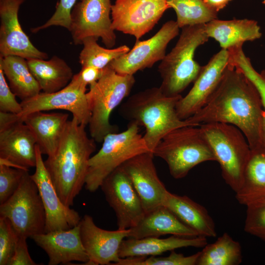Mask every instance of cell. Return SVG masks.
<instances>
[{
  "instance_id": "6da1fadb",
  "label": "cell",
  "mask_w": 265,
  "mask_h": 265,
  "mask_svg": "<svg viewBox=\"0 0 265 265\" xmlns=\"http://www.w3.org/2000/svg\"><path fill=\"white\" fill-rule=\"evenodd\" d=\"M262 98L254 83L230 61L217 88L200 110L186 119L191 126L221 123L235 126L250 149L261 146Z\"/></svg>"
},
{
  "instance_id": "7a4b0ae2",
  "label": "cell",
  "mask_w": 265,
  "mask_h": 265,
  "mask_svg": "<svg viewBox=\"0 0 265 265\" xmlns=\"http://www.w3.org/2000/svg\"><path fill=\"white\" fill-rule=\"evenodd\" d=\"M85 127L73 117L67 123L55 154L44 161L59 197L70 207L85 185L89 161L96 148L94 139L88 136Z\"/></svg>"
},
{
  "instance_id": "3957f363",
  "label": "cell",
  "mask_w": 265,
  "mask_h": 265,
  "mask_svg": "<svg viewBox=\"0 0 265 265\" xmlns=\"http://www.w3.org/2000/svg\"><path fill=\"white\" fill-rule=\"evenodd\" d=\"M181 95L167 96L160 87H152L137 92L123 103L119 113L130 122H134L145 129L144 141L153 153L159 142L171 131L191 126L186 120L181 119L176 105Z\"/></svg>"
},
{
  "instance_id": "277c9868",
  "label": "cell",
  "mask_w": 265,
  "mask_h": 265,
  "mask_svg": "<svg viewBox=\"0 0 265 265\" xmlns=\"http://www.w3.org/2000/svg\"><path fill=\"white\" fill-rule=\"evenodd\" d=\"M175 46L161 61L158 71L161 79L159 86L167 96L181 93L198 77L202 66L194 59L197 48L209 37L205 24L185 26Z\"/></svg>"
},
{
  "instance_id": "5b68a950",
  "label": "cell",
  "mask_w": 265,
  "mask_h": 265,
  "mask_svg": "<svg viewBox=\"0 0 265 265\" xmlns=\"http://www.w3.org/2000/svg\"><path fill=\"white\" fill-rule=\"evenodd\" d=\"M133 75L116 73L108 65L86 93L91 113L88 125L91 137L97 142H103L108 133L116 132L118 128L110 123L112 111L130 94L134 84Z\"/></svg>"
},
{
  "instance_id": "8992f818",
  "label": "cell",
  "mask_w": 265,
  "mask_h": 265,
  "mask_svg": "<svg viewBox=\"0 0 265 265\" xmlns=\"http://www.w3.org/2000/svg\"><path fill=\"white\" fill-rule=\"evenodd\" d=\"M167 163L175 179L185 177L194 167L203 162L216 161L213 152L200 127L186 126L166 134L153 151Z\"/></svg>"
},
{
  "instance_id": "52a82bcc",
  "label": "cell",
  "mask_w": 265,
  "mask_h": 265,
  "mask_svg": "<svg viewBox=\"0 0 265 265\" xmlns=\"http://www.w3.org/2000/svg\"><path fill=\"white\" fill-rule=\"evenodd\" d=\"M139 132L138 124L130 122L123 132L105 136L102 147L89 161L84 185L87 190L95 192L104 179L125 162L138 154L151 152Z\"/></svg>"
},
{
  "instance_id": "ba28073f",
  "label": "cell",
  "mask_w": 265,
  "mask_h": 265,
  "mask_svg": "<svg viewBox=\"0 0 265 265\" xmlns=\"http://www.w3.org/2000/svg\"><path fill=\"white\" fill-rule=\"evenodd\" d=\"M220 165L222 176L236 193L240 188L250 153L241 131L231 124L209 123L199 126Z\"/></svg>"
},
{
  "instance_id": "9c48e42d",
  "label": "cell",
  "mask_w": 265,
  "mask_h": 265,
  "mask_svg": "<svg viewBox=\"0 0 265 265\" xmlns=\"http://www.w3.org/2000/svg\"><path fill=\"white\" fill-rule=\"evenodd\" d=\"M0 216L6 218L20 237L44 233L46 213L38 187L27 171L13 195L0 204Z\"/></svg>"
},
{
  "instance_id": "30bf717a",
  "label": "cell",
  "mask_w": 265,
  "mask_h": 265,
  "mask_svg": "<svg viewBox=\"0 0 265 265\" xmlns=\"http://www.w3.org/2000/svg\"><path fill=\"white\" fill-rule=\"evenodd\" d=\"M111 0H79L71 14L69 30L76 45L90 37L101 38L106 48L115 44L116 36L112 26Z\"/></svg>"
},
{
  "instance_id": "8fae6325",
  "label": "cell",
  "mask_w": 265,
  "mask_h": 265,
  "mask_svg": "<svg viewBox=\"0 0 265 265\" xmlns=\"http://www.w3.org/2000/svg\"><path fill=\"white\" fill-rule=\"evenodd\" d=\"M36 141L17 114L0 111V164L28 170L36 164Z\"/></svg>"
},
{
  "instance_id": "7c38bea8",
  "label": "cell",
  "mask_w": 265,
  "mask_h": 265,
  "mask_svg": "<svg viewBox=\"0 0 265 265\" xmlns=\"http://www.w3.org/2000/svg\"><path fill=\"white\" fill-rule=\"evenodd\" d=\"M169 8L166 0H115L111 6L112 27L139 40Z\"/></svg>"
},
{
  "instance_id": "4fadbf2b",
  "label": "cell",
  "mask_w": 265,
  "mask_h": 265,
  "mask_svg": "<svg viewBox=\"0 0 265 265\" xmlns=\"http://www.w3.org/2000/svg\"><path fill=\"white\" fill-rule=\"evenodd\" d=\"M100 187L115 212L118 229H129L142 218L145 212L141 200L121 166L110 173Z\"/></svg>"
},
{
  "instance_id": "5bb4252c",
  "label": "cell",
  "mask_w": 265,
  "mask_h": 265,
  "mask_svg": "<svg viewBox=\"0 0 265 265\" xmlns=\"http://www.w3.org/2000/svg\"><path fill=\"white\" fill-rule=\"evenodd\" d=\"M179 28L176 21L166 22L150 38L136 41L132 49L112 61L110 66L118 74L129 75L152 67L164 57L168 44L179 34Z\"/></svg>"
},
{
  "instance_id": "9a60e30c",
  "label": "cell",
  "mask_w": 265,
  "mask_h": 265,
  "mask_svg": "<svg viewBox=\"0 0 265 265\" xmlns=\"http://www.w3.org/2000/svg\"><path fill=\"white\" fill-rule=\"evenodd\" d=\"M86 86L72 78L67 86L53 93L40 92L30 98L22 101L19 119L35 111L63 109L70 112L80 124L88 125L91 113L86 97Z\"/></svg>"
},
{
  "instance_id": "2e32d148",
  "label": "cell",
  "mask_w": 265,
  "mask_h": 265,
  "mask_svg": "<svg viewBox=\"0 0 265 265\" xmlns=\"http://www.w3.org/2000/svg\"><path fill=\"white\" fill-rule=\"evenodd\" d=\"M230 61V51L222 49L202 66L192 87L176 105L181 119L189 118L205 106L219 85Z\"/></svg>"
},
{
  "instance_id": "e0dca14e",
  "label": "cell",
  "mask_w": 265,
  "mask_h": 265,
  "mask_svg": "<svg viewBox=\"0 0 265 265\" xmlns=\"http://www.w3.org/2000/svg\"><path fill=\"white\" fill-rule=\"evenodd\" d=\"M36 164L31 178L36 183L46 213L45 233L69 230L79 225V213L64 204L59 197L45 167L42 153L36 145Z\"/></svg>"
},
{
  "instance_id": "ac0fdd59",
  "label": "cell",
  "mask_w": 265,
  "mask_h": 265,
  "mask_svg": "<svg viewBox=\"0 0 265 265\" xmlns=\"http://www.w3.org/2000/svg\"><path fill=\"white\" fill-rule=\"evenodd\" d=\"M26 0H0V57L47 59L48 54L33 45L20 24L19 8Z\"/></svg>"
},
{
  "instance_id": "d6986e66",
  "label": "cell",
  "mask_w": 265,
  "mask_h": 265,
  "mask_svg": "<svg viewBox=\"0 0 265 265\" xmlns=\"http://www.w3.org/2000/svg\"><path fill=\"white\" fill-rule=\"evenodd\" d=\"M79 226L81 242L89 258L87 265H116L120 261V246L128 237L129 229H103L88 214L81 219Z\"/></svg>"
},
{
  "instance_id": "ffe728a7",
  "label": "cell",
  "mask_w": 265,
  "mask_h": 265,
  "mask_svg": "<svg viewBox=\"0 0 265 265\" xmlns=\"http://www.w3.org/2000/svg\"><path fill=\"white\" fill-rule=\"evenodd\" d=\"M152 152L136 155L121 166L140 197L145 212L162 205L168 190L160 180Z\"/></svg>"
},
{
  "instance_id": "44dd1931",
  "label": "cell",
  "mask_w": 265,
  "mask_h": 265,
  "mask_svg": "<svg viewBox=\"0 0 265 265\" xmlns=\"http://www.w3.org/2000/svg\"><path fill=\"white\" fill-rule=\"evenodd\" d=\"M47 253L49 265L78 261L87 265L88 255L82 245L79 225L69 230L44 233L31 238Z\"/></svg>"
},
{
  "instance_id": "7402d4cb",
  "label": "cell",
  "mask_w": 265,
  "mask_h": 265,
  "mask_svg": "<svg viewBox=\"0 0 265 265\" xmlns=\"http://www.w3.org/2000/svg\"><path fill=\"white\" fill-rule=\"evenodd\" d=\"M168 234L189 238L198 236L169 209L160 205L145 212L140 221L129 229L128 238L139 239Z\"/></svg>"
},
{
  "instance_id": "603a6c76",
  "label": "cell",
  "mask_w": 265,
  "mask_h": 265,
  "mask_svg": "<svg viewBox=\"0 0 265 265\" xmlns=\"http://www.w3.org/2000/svg\"><path fill=\"white\" fill-rule=\"evenodd\" d=\"M69 115L61 112L35 111L28 114L23 121L29 128L42 154L53 156L64 133Z\"/></svg>"
},
{
  "instance_id": "cb8c5ba5",
  "label": "cell",
  "mask_w": 265,
  "mask_h": 265,
  "mask_svg": "<svg viewBox=\"0 0 265 265\" xmlns=\"http://www.w3.org/2000/svg\"><path fill=\"white\" fill-rule=\"evenodd\" d=\"M207 243V238L200 236L189 238L172 235L165 238H129L122 242L119 254L120 258L156 256L183 247H203Z\"/></svg>"
},
{
  "instance_id": "d4e9b609",
  "label": "cell",
  "mask_w": 265,
  "mask_h": 265,
  "mask_svg": "<svg viewBox=\"0 0 265 265\" xmlns=\"http://www.w3.org/2000/svg\"><path fill=\"white\" fill-rule=\"evenodd\" d=\"M162 205L194 230L198 236L206 238L216 236L214 222L208 211L188 197L178 195L168 191Z\"/></svg>"
},
{
  "instance_id": "484cf974",
  "label": "cell",
  "mask_w": 265,
  "mask_h": 265,
  "mask_svg": "<svg viewBox=\"0 0 265 265\" xmlns=\"http://www.w3.org/2000/svg\"><path fill=\"white\" fill-rule=\"evenodd\" d=\"M209 38L216 40L223 49L229 50L253 41L262 36L258 22L247 19L221 20L214 19L205 24Z\"/></svg>"
},
{
  "instance_id": "4316f807",
  "label": "cell",
  "mask_w": 265,
  "mask_h": 265,
  "mask_svg": "<svg viewBox=\"0 0 265 265\" xmlns=\"http://www.w3.org/2000/svg\"><path fill=\"white\" fill-rule=\"evenodd\" d=\"M250 149L241 186L235 193L244 206L265 197V150L262 146Z\"/></svg>"
},
{
  "instance_id": "83f0119b",
  "label": "cell",
  "mask_w": 265,
  "mask_h": 265,
  "mask_svg": "<svg viewBox=\"0 0 265 265\" xmlns=\"http://www.w3.org/2000/svg\"><path fill=\"white\" fill-rule=\"evenodd\" d=\"M29 68L43 92L58 91L70 82L74 75L71 68L63 59L53 56L48 60L26 59Z\"/></svg>"
},
{
  "instance_id": "f1b7e54d",
  "label": "cell",
  "mask_w": 265,
  "mask_h": 265,
  "mask_svg": "<svg viewBox=\"0 0 265 265\" xmlns=\"http://www.w3.org/2000/svg\"><path fill=\"white\" fill-rule=\"evenodd\" d=\"M0 68L8 80L10 88L21 101L41 92L40 87L31 73L26 59L17 55L0 57Z\"/></svg>"
},
{
  "instance_id": "f546056e",
  "label": "cell",
  "mask_w": 265,
  "mask_h": 265,
  "mask_svg": "<svg viewBox=\"0 0 265 265\" xmlns=\"http://www.w3.org/2000/svg\"><path fill=\"white\" fill-rule=\"evenodd\" d=\"M242 261L241 247L227 233L213 243L207 244L201 251L197 265H238Z\"/></svg>"
},
{
  "instance_id": "4dcf8cb0",
  "label": "cell",
  "mask_w": 265,
  "mask_h": 265,
  "mask_svg": "<svg viewBox=\"0 0 265 265\" xmlns=\"http://www.w3.org/2000/svg\"><path fill=\"white\" fill-rule=\"evenodd\" d=\"M170 8L176 12L180 28L206 24L217 19V12L210 8L204 0H166Z\"/></svg>"
},
{
  "instance_id": "1f68e13d",
  "label": "cell",
  "mask_w": 265,
  "mask_h": 265,
  "mask_svg": "<svg viewBox=\"0 0 265 265\" xmlns=\"http://www.w3.org/2000/svg\"><path fill=\"white\" fill-rule=\"evenodd\" d=\"M98 40L96 37H90L83 40V48L79 55V62L81 67L93 66L103 69L130 50L125 45L114 49L105 48L98 44Z\"/></svg>"
},
{
  "instance_id": "d6a6232c",
  "label": "cell",
  "mask_w": 265,
  "mask_h": 265,
  "mask_svg": "<svg viewBox=\"0 0 265 265\" xmlns=\"http://www.w3.org/2000/svg\"><path fill=\"white\" fill-rule=\"evenodd\" d=\"M234 65L241 70L255 85L260 94L263 110L261 126V144L265 150V71L258 72L253 67L250 59L242 49L237 51L233 55Z\"/></svg>"
},
{
  "instance_id": "836d02e7",
  "label": "cell",
  "mask_w": 265,
  "mask_h": 265,
  "mask_svg": "<svg viewBox=\"0 0 265 265\" xmlns=\"http://www.w3.org/2000/svg\"><path fill=\"white\" fill-rule=\"evenodd\" d=\"M200 251L190 256H185L171 251L167 257L150 256L121 258L116 265H197Z\"/></svg>"
},
{
  "instance_id": "e575fe53",
  "label": "cell",
  "mask_w": 265,
  "mask_h": 265,
  "mask_svg": "<svg viewBox=\"0 0 265 265\" xmlns=\"http://www.w3.org/2000/svg\"><path fill=\"white\" fill-rule=\"evenodd\" d=\"M245 206L244 231L265 242V197Z\"/></svg>"
},
{
  "instance_id": "d590c367",
  "label": "cell",
  "mask_w": 265,
  "mask_h": 265,
  "mask_svg": "<svg viewBox=\"0 0 265 265\" xmlns=\"http://www.w3.org/2000/svg\"><path fill=\"white\" fill-rule=\"evenodd\" d=\"M27 171L0 164V204L7 200L15 192Z\"/></svg>"
},
{
  "instance_id": "8d00e7d4",
  "label": "cell",
  "mask_w": 265,
  "mask_h": 265,
  "mask_svg": "<svg viewBox=\"0 0 265 265\" xmlns=\"http://www.w3.org/2000/svg\"><path fill=\"white\" fill-rule=\"evenodd\" d=\"M19 237L9 220L0 216V265H8Z\"/></svg>"
},
{
  "instance_id": "74e56055",
  "label": "cell",
  "mask_w": 265,
  "mask_h": 265,
  "mask_svg": "<svg viewBox=\"0 0 265 265\" xmlns=\"http://www.w3.org/2000/svg\"><path fill=\"white\" fill-rule=\"evenodd\" d=\"M77 0H59L55 10L51 17L43 25L32 28L31 31L35 33L52 26H59L70 30L71 14Z\"/></svg>"
},
{
  "instance_id": "f35d334b",
  "label": "cell",
  "mask_w": 265,
  "mask_h": 265,
  "mask_svg": "<svg viewBox=\"0 0 265 265\" xmlns=\"http://www.w3.org/2000/svg\"><path fill=\"white\" fill-rule=\"evenodd\" d=\"M8 84L2 70L0 68V111L19 114L22 111L21 103Z\"/></svg>"
},
{
  "instance_id": "ab89813d",
  "label": "cell",
  "mask_w": 265,
  "mask_h": 265,
  "mask_svg": "<svg viewBox=\"0 0 265 265\" xmlns=\"http://www.w3.org/2000/svg\"><path fill=\"white\" fill-rule=\"evenodd\" d=\"M26 238L19 237L14 254L8 265H37L29 253Z\"/></svg>"
},
{
  "instance_id": "60d3db41",
  "label": "cell",
  "mask_w": 265,
  "mask_h": 265,
  "mask_svg": "<svg viewBox=\"0 0 265 265\" xmlns=\"http://www.w3.org/2000/svg\"><path fill=\"white\" fill-rule=\"evenodd\" d=\"M103 69H99L93 66L81 67L80 71L77 74L74 75L73 78L87 87L89 86L96 82L101 77Z\"/></svg>"
},
{
  "instance_id": "b9f144b4",
  "label": "cell",
  "mask_w": 265,
  "mask_h": 265,
  "mask_svg": "<svg viewBox=\"0 0 265 265\" xmlns=\"http://www.w3.org/2000/svg\"><path fill=\"white\" fill-rule=\"evenodd\" d=\"M212 9L218 12L224 8L231 0H204Z\"/></svg>"
},
{
  "instance_id": "7bdbcfd3",
  "label": "cell",
  "mask_w": 265,
  "mask_h": 265,
  "mask_svg": "<svg viewBox=\"0 0 265 265\" xmlns=\"http://www.w3.org/2000/svg\"><path fill=\"white\" fill-rule=\"evenodd\" d=\"M263 3L265 4V0H263Z\"/></svg>"
}]
</instances>
